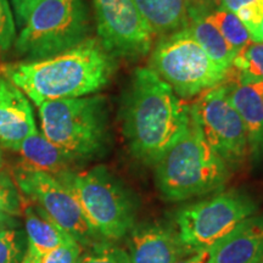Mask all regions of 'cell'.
Returning <instances> with one entry per match:
<instances>
[{"mask_svg":"<svg viewBox=\"0 0 263 263\" xmlns=\"http://www.w3.org/2000/svg\"><path fill=\"white\" fill-rule=\"evenodd\" d=\"M209 2L215 3V4H219V2H221V0H209Z\"/></svg>","mask_w":263,"mask_h":263,"instance_id":"cell-34","label":"cell"},{"mask_svg":"<svg viewBox=\"0 0 263 263\" xmlns=\"http://www.w3.org/2000/svg\"><path fill=\"white\" fill-rule=\"evenodd\" d=\"M230 77L240 83H263V43L251 42L236 52Z\"/></svg>","mask_w":263,"mask_h":263,"instance_id":"cell-20","label":"cell"},{"mask_svg":"<svg viewBox=\"0 0 263 263\" xmlns=\"http://www.w3.org/2000/svg\"><path fill=\"white\" fill-rule=\"evenodd\" d=\"M41 256H39L34 250H32L31 248L27 249V252H26L24 259H22L21 263H41L42 262Z\"/></svg>","mask_w":263,"mask_h":263,"instance_id":"cell-31","label":"cell"},{"mask_svg":"<svg viewBox=\"0 0 263 263\" xmlns=\"http://www.w3.org/2000/svg\"><path fill=\"white\" fill-rule=\"evenodd\" d=\"M99 41L115 58H139L153 47L154 34L133 0H93Z\"/></svg>","mask_w":263,"mask_h":263,"instance_id":"cell-11","label":"cell"},{"mask_svg":"<svg viewBox=\"0 0 263 263\" xmlns=\"http://www.w3.org/2000/svg\"><path fill=\"white\" fill-rule=\"evenodd\" d=\"M154 35H168L184 28L194 0H133Z\"/></svg>","mask_w":263,"mask_h":263,"instance_id":"cell-17","label":"cell"},{"mask_svg":"<svg viewBox=\"0 0 263 263\" xmlns=\"http://www.w3.org/2000/svg\"><path fill=\"white\" fill-rule=\"evenodd\" d=\"M206 3L194 0L189 9L188 22L185 28L190 32L193 38L201 45L206 54L216 62L223 71L230 72L235 52L223 38L221 32L207 17Z\"/></svg>","mask_w":263,"mask_h":263,"instance_id":"cell-16","label":"cell"},{"mask_svg":"<svg viewBox=\"0 0 263 263\" xmlns=\"http://www.w3.org/2000/svg\"><path fill=\"white\" fill-rule=\"evenodd\" d=\"M27 249L26 232L17 227H0V263H21Z\"/></svg>","mask_w":263,"mask_h":263,"instance_id":"cell-23","label":"cell"},{"mask_svg":"<svg viewBox=\"0 0 263 263\" xmlns=\"http://www.w3.org/2000/svg\"><path fill=\"white\" fill-rule=\"evenodd\" d=\"M257 203L240 190H227L184 206L174 216L182 241L193 251L210 249L257 211Z\"/></svg>","mask_w":263,"mask_h":263,"instance_id":"cell-8","label":"cell"},{"mask_svg":"<svg viewBox=\"0 0 263 263\" xmlns=\"http://www.w3.org/2000/svg\"><path fill=\"white\" fill-rule=\"evenodd\" d=\"M210 249L199 250V251L189 255L188 257L179 259V261H177L176 263H206L210 256Z\"/></svg>","mask_w":263,"mask_h":263,"instance_id":"cell-29","label":"cell"},{"mask_svg":"<svg viewBox=\"0 0 263 263\" xmlns=\"http://www.w3.org/2000/svg\"><path fill=\"white\" fill-rule=\"evenodd\" d=\"M83 248L76 240L51 250L43 256L41 263H76L80 258Z\"/></svg>","mask_w":263,"mask_h":263,"instance_id":"cell-26","label":"cell"},{"mask_svg":"<svg viewBox=\"0 0 263 263\" xmlns=\"http://www.w3.org/2000/svg\"><path fill=\"white\" fill-rule=\"evenodd\" d=\"M206 14L210 21L221 32L223 38L226 39L235 54L251 43V37H250L248 28L234 12L217 8L211 11L207 10Z\"/></svg>","mask_w":263,"mask_h":263,"instance_id":"cell-21","label":"cell"},{"mask_svg":"<svg viewBox=\"0 0 263 263\" xmlns=\"http://www.w3.org/2000/svg\"><path fill=\"white\" fill-rule=\"evenodd\" d=\"M89 33L85 0H41L21 26L14 48L24 61L43 60L74 48Z\"/></svg>","mask_w":263,"mask_h":263,"instance_id":"cell-6","label":"cell"},{"mask_svg":"<svg viewBox=\"0 0 263 263\" xmlns=\"http://www.w3.org/2000/svg\"><path fill=\"white\" fill-rule=\"evenodd\" d=\"M251 2H254V0H221L218 8L228 10V11H232L235 14L239 9H241L242 6H245Z\"/></svg>","mask_w":263,"mask_h":263,"instance_id":"cell-30","label":"cell"},{"mask_svg":"<svg viewBox=\"0 0 263 263\" xmlns=\"http://www.w3.org/2000/svg\"><path fill=\"white\" fill-rule=\"evenodd\" d=\"M22 215L25 217V228L27 235L28 248L34 250L43 257L51 250L73 241V238L59 227L48 216L39 211L27 199H24Z\"/></svg>","mask_w":263,"mask_h":263,"instance_id":"cell-18","label":"cell"},{"mask_svg":"<svg viewBox=\"0 0 263 263\" xmlns=\"http://www.w3.org/2000/svg\"><path fill=\"white\" fill-rule=\"evenodd\" d=\"M228 80L227 95L244 123L250 156L259 162L263 160V83H240L230 73Z\"/></svg>","mask_w":263,"mask_h":263,"instance_id":"cell-15","label":"cell"},{"mask_svg":"<svg viewBox=\"0 0 263 263\" xmlns=\"http://www.w3.org/2000/svg\"><path fill=\"white\" fill-rule=\"evenodd\" d=\"M12 178L28 201L68 233L83 249L107 241L93 228L77 200L57 177L24 161L12 171Z\"/></svg>","mask_w":263,"mask_h":263,"instance_id":"cell-9","label":"cell"},{"mask_svg":"<svg viewBox=\"0 0 263 263\" xmlns=\"http://www.w3.org/2000/svg\"><path fill=\"white\" fill-rule=\"evenodd\" d=\"M37 129L28 98L0 73V144L16 151L22 140Z\"/></svg>","mask_w":263,"mask_h":263,"instance_id":"cell-13","label":"cell"},{"mask_svg":"<svg viewBox=\"0 0 263 263\" xmlns=\"http://www.w3.org/2000/svg\"><path fill=\"white\" fill-rule=\"evenodd\" d=\"M16 24L8 0H0V55L8 52L14 47Z\"/></svg>","mask_w":263,"mask_h":263,"instance_id":"cell-25","label":"cell"},{"mask_svg":"<svg viewBox=\"0 0 263 263\" xmlns=\"http://www.w3.org/2000/svg\"><path fill=\"white\" fill-rule=\"evenodd\" d=\"M132 263H176L194 254L180 239L174 227L164 223H141L130 229Z\"/></svg>","mask_w":263,"mask_h":263,"instance_id":"cell-12","label":"cell"},{"mask_svg":"<svg viewBox=\"0 0 263 263\" xmlns=\"http://www.w3.org/2000/svg\"><path fill=\"white\" fill-rule=\"evenodd\" d=\"M240 21L245 25L248 31H251L263 21V2L254 0L235 12Z\"/></svg>","mask_w":263,"mask_h":263,"instance_id":"cell-27","label":"cell"},{"mask_svg":"<svg viewBox=\"0 0 263 263\" xmlns=\"http://www.w3.org/2000/svg\"><path fill=\"white\" fill-rule=\"evenodd\" d=\"M261 2H263V0H261Z\"/></svg>","mask_w":263,"mask_h":263,"instance_id":"cell-36","label":"cell"},{"mask_svg":"<svg viewBox=\"0 0 263 263\" xmlns=\"http://www.w3.org/2000/svg\"><path fill=\"white\" fill-rule=\"evenodd\" d=\"M249 33L250 37H251V42L263 43V21L257 26V27L249 31Z\"/></svg>","mask_w":263,"mask_h":263,"instance_id":"cell-32","label":"cell"},{"mask_svg":"<svg viewBox=\"0 0 263 263\" xmlns=\"http://www.w3.org/2000/svg\"><path fill=\"white\" fill-rule=\"evenodd\" d=\"M42 133L76 163L99 159L110 145V115L103 95L44 101L38 106Z\"/></svg>","mask_w":263,"mask_h":263,"instance_id":"cell-4","label":"cell"},{"mask_svg":"<svg viewBox=\"0 0 263 263\" xmlns=\"http://www.w3.org/2000/svg\"><path fill=\"white\" fill-rule=\"evenodd\" d=\"M149 67L166 82L180 99L201 95L228 80L185 27L163 35L150 57Z\"/></svg>","mask_w":263,"mask_h":263,"instance_id":"cell-7","label":"cell"},{"mask_svg":"<svg viewBox=\"0 0 263 263\" xmlns=\"http://www.w3.org/2000/svg\"><path fill=\"white\" fill-rule=\"evenodd\" d=\"M24 161L34 168L50 173L54 177L73 170L76 162L67 154L49 141L38 129L26 137L17 147Z\"/></svg>","mask_w":263,"mask_h":263,"instance_id":"cell-19","label":"cell"},{"mask_svg":"<svg viewBox=\"0 0 263 263\" xmlns=\"http://www.w3.org/2000/svg\"><path fill=\"white\" fill-rule=\"evenodd\" d=\"M232 170L209 145L190 108L182 136L155 164V182L166 200L183 201L223 189Z\"/></svg>","mask_w":263,"mask_h":263,"instance_id":"cell-3","label":"cell"},{"mask_svg":"<svg viewBox=\"0 0 263 263\" xmlns=\"http://www.w3.org/2000/svg\"><path fill=\"white\" fill-rule=\"evenodd\" d=\"M3 164H4V157H3L2 149H0V170L3 168Z\"/></svg>","mask_w":263,"mask_h":263,"instance_id":"cell-33","label":"cell"},{"mask_svg":"<svg viewBox=\"0 0 263 263\" xmlns=\"http://www.w3.org/2000/svg\"><path fill=\"white\" fill-rule=\"evenodd\" d=\"M258 263H263V259H262V261H261V262H258Z\"/></svg>","mask_w":263,"mask_h":263,"instance_id":"cell-35","label":"cell"},{"mask_svg":"<svg viewBox=\"0 0 263 263\" xmlns=\"http://www.w3.org/2000/svg\"><path fill=\"white\" fill-rule=\"evenodd\" d=\"M190 108L212 150L232 171L241 167L250 155L248 136L226 83L206 90Z\"/></svg>","mask_w":263,"mask_h":263,"instance_id":"cell-10","label":"cell"},{"mask_svg":"<svg viewBox=\"0 0 263 263\" xmlns=\"http://www.w3.org/2000/svg\"><path fill=\"white\" fill-rule=\"evenodd\" d=\"M120 116L132 155L155 166L185 130L190 106L150 67L138 68L123 94Z\"/></svg>","mask_w":263,"mask_h":263,"instance_id":"cell-1","label":"cell"},{"mask_svg":"<svg viewBox=\"0 0 263 263\" xmlns=\"http://www.w3.org/2000/svg\"><path fill=\"white\" fill-rule=\"evenodd\" d=\"M116 68V58L99 38L89 37L55 57L2 65L0 73L39 106L44 101L98 93L108 84Z\"/></svg>","mask_w":263,"mask_h":263,"instance_id":"cell-2","label":"cell"},{"mask_svg":"<svg viewBox=\"0 0 263 263\" xmlns=\"http://www.w3.org/2000/svg\"><path fill=\"white\" fill-rule=\"evenodd\" d=\"M24 196L9 172L0 170V227H17L22 215Z\"/></svg>","mask_w":263,"mask_h":263,"instance_id":"cell-22","label":"cell"},{"mask_svg":"<svg viewBox=\"0 0 263 263\" xmlns=\"http://www.w3.org/2000/svg\"><path fill=\"white\" fill-rule=\"evenodd\" d=\"M41 0H11L15 18L18 26H22L25 24L26 18L28 17L31 10Z\"/></svg>","mask_w":263,"mask_h":263,"instance_id":"cell-28","label":"cell"},{"mask_svg":"<svg viewBox=\"0 0 263 263\" xmlns=\"http://www.w3.org/2000/svg\"><path fill=\"white\" fill-rule=\"evenodd\" d=\"M76 263H132L126 250L111 244L110 241L93 246L82 252Z\"/></svg>","mask_w":263,"mask_h":263,"instance_id":"cell-24","label":"cell"},{"mask_svg":"<svg viewBox=\"0 0 263 263\" xmlns=\"http://www.w3.org/2000/svg\"><path fill=\"white\" fill-rule=\"evenodd\" d=\"M263 259V216H251L210 249L206 263H258Z\"/></svg>","mask_w":263,"mask_h":263,"instance_id":"cell-14","label":"cell"},{"mask_svg":"<svg viewBox=\"0 0 263 263\" xmlns=\"http://www.w3.org/2000/svg\"><path fill=\"white\" fill-rule=\"evenodd\" d=\"M57 178L70 190L93 228L107 241L124 238L136 226L138 199L106 167L70 170Z\"/></svg>","mask_w":263,"mask_h":263,"instance_id":"cell-5","label":"cell"}]
</instances>
